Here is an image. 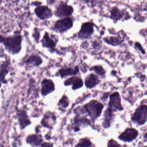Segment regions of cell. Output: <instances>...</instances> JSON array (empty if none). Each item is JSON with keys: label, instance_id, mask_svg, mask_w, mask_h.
Returning a JSON list of instances; mask_svg holds the SVG:
<instances>
[{"label": "cell", "instance_id": "cell-24", "mask_svg": "<svg viewBox=\"0 0 147 147\" xmlns=\"http://www.w3.org/2000/svg\"><path fill=\"white\" fill-rule=\"evenodd\" d=\"M105 41L108 43L113 45L119 44L120 43V40L117 38L111 37L109 38H107L105 39Z\"/></svg>", "mask_w": 147, "mask_h": 147}, {"label": "cell", "instance_id": "cell-13", "mask_svg": "<svg viewBox=\"0 0 147 147\" xmlns=\"http://www.w3.org/2000/svg\"><path fill=\"white\" fill-rule=\"evenodd\" d=\"M18 115L21 129H24L31 123L30 121L28 118V116L25 111L21 110L18 111Z\"/></svg>", "mask_w": 147, "mask_h": 147}, {"label": "cell", "instance_id": "cell-1", "mask_svg": "<svg viewBox=\"0 0 147 147\" xmlns=\"http://www.w3.org/2000/svg\"><path fill=\"white\" fill-rule=\"evenodd\" d=\"M23 38L21 35L12 36H3L0 35V43L4 45L6 50L12 55H16L20 52L22 49Z\"/></svg>", "mask_w": 147, "mask_h": 147}, {"label": "cell", "instance_id": "cell-14", "mask_svg": "<svg viewBox=\"0 0 147 147\" xmlns=\"http://www.w3.org/2000/svg\"><path fill=\"white\" fill-rule=\"evenodd\" d=\"M66 86L73 85L72 88L74 90L78 89L83 86V81L80 78L77 77H73L68 79L64 82Z\"/></svg>", "mask_w": 147, "mask_h": 147}, {"label": "cell", "instance_id": "cell-28", "mask_svg": "<svg viewBox=\"0 0 147 147\" xmlns=\"http://www.w3.org/2000/svg\"><path fill=\"white\" fill-rule=\"evenodd\" d=\"M41 147H52V144L50 143H44L42 144Z\"/></svg>", "mask_w": 147, "mask_h": 147}, {"label": "cell", "instance_id": "cell-9", "mask_svg": "<svg viewBox=\"0 0 147 147\" xmlns=\"http://www.w3.org/2000/svg\"><path fill=\"white\" fill-rule=\"evenodd\" d=\"M41 85V93L43 96H46L55 91V84L51 80L45 79L42 82Z\"/></svg>", "mask_w": 147, "mask_h": 147}, {"label": "cell", "instance_id": "cell-3", "mask_svg": "<svg viewBox=\"0 0 147 147\" xmlns=\"http://www.w3.org/2000/svg\"><path fill=\"white\" fill-rule=\"evenodd\" d=\"M147 107L145 105L138 107L131 117L133 122L138 124L142 125L147 121Z\"/></svg>", "mask_w": 147, "mask_h": 147}, {"label": "cell", "instance_id": "cell-10", "mask_svg": "<svg viewBox=\"0 0 147 147\" xmlns=\"http://www.w3.org/2000/svg\"><path fill=\"white\" fill-rule=\"evenodd\" d=\"M94 25L90 22L83 24L79 32V36L81 38H86L91 36L93 32Z\"/></svg>", "mask_w": 147, "mask_h": 147}, {"label": "cell", "instance_id": "cell-12", "mask_svg": "<svg viewBox=\"0 0 147 147\" xmlns=\"http://www.w3.org/2000/svg\"><path fill=\"white\" fill-rule=\"evenodd\" d=\"M42 63V58L38 55H33L30 56L26 61V65L31 67H38Z\"/></svg>", "mask_w": 147, "mask_h": 147}, {"label": "cell", "instance_id": "cell-11", "mask_svg": "<svg viewBox=\"0 0 147 147\" xmlns=\"http://www.w3.org/2000/svg\"><path fill=\"white\" fill-rule=\"evenodd\" d=\"M10 69V63L8 61L3 62L0 65V82L6 83L5 77L9 73Z\"/></svg>", "mask_w": 147, "mask_h": 147}, {"label": "cell", "instance_id": "cell-8", "mask_svg": "<svg viewBox=\"0 0 147 147\" xmlns=\"http://www.w3.org/2000/svg\"><path fill=\"white\" fill-rule=\"evenodd\" d=\"M73 22L70 18H65L60 20L56 22L55 29L59 32H63L67 30L72 27Z\"/></svg>", "mask_w": 147, "mask_h": 147}, {"label": "cell", "instance_id": "cell-18", "mask_svg": "<svg viewBox=\"0 0 147 147\" xmlns=\"http://www.w3.org/2000/svg\"><path fill=\"white\" fill-rule=\"evenodd\" d=\"M74 123L76 125L74 128V131H78L80 130V126H87L90 124V121L88 119L85 117L76 118L74 120Z\"/></svg>", "mask_w": 147, "mask_h": 147}, {"label": "cell", "instance_id": "cell-23", "mask_svg": "<svg viewBox=\"0 0 147 147\" xmlns=\"http://www.w3.org/2000/svg\"><path fill=\"white\" fill-rule=\"evenodd\" d=\"M69 103V101L68 98L67 96L64 95L60 100L58 105L62 107L63 108H66L68 106Z\"/></svg>", "mask_w": 147, "mask_h": 147}, {"label": "cell", "instance_id": "cell-26", "mask_svg": "<svg viewBox=\"0 0 147 147\" xmlns=\"http://www.w3.org/2000/svg\"><path fill=\"white\" fill-rule=\"evenodd\" d=\"M107 147H122V146L117 142L113 139H111L108 142Z\"/></svg>", "mask_w": 147, "mask_h": 147}, {"label": "cell", "instance_id": "cell-6", "mask_svg": "<svg viewBox=\"0 0 147 147\" xmlns=\"http://www.w3.org/2000/svg\"><path fill=\"white\" fill-rule=\"evenodd\" d=\"M138 135V132L134 128H128L121 133L118 138L125 142H131L136 138Z\"/></svg>", "mask_w": 147, "mask_h": 147}, {"label": "cell", "instance_id": "cell-4", "mask_svg": "<svg viewBox=\"0 0 147 147\" xmlns=\"http://www.w3.org/2000/svg\"><path fill=\"white\" fill-rule=\"evenodd\" d=\"M108 108L113 112L123 110V107L121 104L120 95L118 92H115L110 96V101Z\"/></svg>", "mask_w": 147, "mask_h": 147}, {"label": "cell", "instance_id": "cell-27", "mask_svg": "<svg viewBox=\"0 0 147 147\" xmlns=\"http://www.w3.org/2000/svg\"><path fill=\"white\" fill-rule=\"evenodd\" d=\"M135 45L136 46L137 48H138L139 50L141 51V52L143 53V54H145V51H144V50L143 49V48H142V46H141V45L138 42L136 43L135 44Z\"/></svg>", "mask_w": 147, "mask_h": 147}, {"label": "cell", "instance_id": "cell-7", "mask_svg": "<svg viewBox=\"0 0 147 147\" xmlns=\"http://www.w3.org/2000/svg\"><path fill=\"white\" fill-rule=\"evenodd\" d=\"M74 12V9L72 7L68 5L65 3L60 4L55 11L56 16L59 18L67 17L70 16Z\"/></svg>", "mask_w": 147, "mask_h": 147}, {"label": "cell", "instance_id": "cell-19", "mask_svg": "<svg viewBox=\"0 0 147 147\" xmlns=\"http://www.w3.org/2000/svg\"><path fill=\"white\" fill-rule=\"evenodd\" d=\"M79 68L76 67L75 68H69L67 69H62L59 71V73L62 77H63L67 76L76 74L79 72Z\"/></svg>", "mask_w": 147, "mask_h": 147}, {"label": "cell", "instance_id": "cell-29", "mask_svg": "<svg viewBox=\"0 0 147 147\" xmlns=\"http://www.w3.org/2000/svg\"><path fill=\"white\" fill-rule=\"evenodd\" d=\"M147 147V146H144V147Z\"/></svg>", "mask_w": 147, "mask_h": 147}, {"label": "cell", "instance_id": "cell-15", "mask_svg": "<svg viewBox=\"0 0 147 147\" xmlns=\"http://www.w3.org/2000/svg\"><path fill=\"white\" fill-rule=\"evenodd\" d=\"M104 120L103 122V127L105 129L109 128L111 126V123L113 119V112L109 109L107 108L105 111L104 114Z\"/></svg>", "mask_w": 147, "mask_h": 147}, {"label": "cell", "instance_id": "cell-17", "mask_svg": "<svg viewBox=\"0 0 147 147\" xmlns=\"http://www.w3.org/2000/svg\"><path fill=\"white\" fill-rule=\"evenodd\" d=\"M99 82L98 78L97 76L91 74L86 79L85 84L87 87L92 88L95 86Z\"/></svg>", "mask_w": 147, "mask_h": 147}, {"label": "cell", "instance_id": "cell-20", "mask_svg": "<svg viewBox=\"0 0 147 147\" xmlns=\"http://www.w3.org/2000/svg\"><path fill=\"white\" fill-rule=\"evenodd\" d=\"M42 137L37 135H32L29 136L27 138V142L32 145L38 146L42 142Z\"/></svg>", "mask_w": 147, "mask_h": 147}, {"label": "cell", "instance_id": "cell-22", "mask_svg": "<svg viewBox=\"0 0 147 147\" xmlns=\"http://www.w3.org/2000/svg\"><path fill=\"white\" fill-rule=\"evenodd\" d=\"M122 14L120 11L116 7H114L111 12V17L115 20H119L122 17Z\"/></svg>", "mask_w": 147, "mask_h": 147}, {"label": "cell", "instance_id": "cell-16", "mask_svg": "<svg viewBox=\"0 0 147 147\" xmlns=\"http://www.w3.org/2000/svg\"><path fill=\"white\" fill-rule=\"evenodd\" d=\"M43 46L48 49H52L55 47L56 43L55 41L49 36V33L45 32L42 40Z\"/></svg>", "mask_w": 147, "mask_h": 147}, {"label": "cell", "instance_id": "cell-21", "mask_svg": "<svg viewBox=\"0 0 147 147\" xmlns=\"http://www.w3.org/2000/svg\"><path fill=\"white\" fill-rule=\"evenodd\" d=\"M92 145V143L90 139L86 138L81 139L75 147H91Z\"/></svg>", "mask_w": 147, "mask_h": 147}, {"label": "cell", "instance_id": "cell-25", "mask_svg": "<svg viewBox=\"0 0 147 147\" xmlns=\"http://www.w3.org/2000/svg\"><path fill=\"white\" fill-rule=\"evenodd\" d=\"M93 70H94L97 74L100 75H103L105 74L104 69L100 66H95L92 67Z\"/></svg>", "mask_w": 147, "mask_h": 147}, {"label": "cell", "instance_id": "cell-2", "mask_svg": "<svg viewBox=\"0 0 147 147\" xmlns=\"http://www.w3.org/2000/svg\"><path fill=\"white\" fill-rule=\"evenodd\" d=\"M104 107L101 103L96 100H91L85 106V110L93 120L100 116Z\"/></svg>", "mask_w": 147, "mask_h": 147}, {"label": "cell", "instance_id": "cell-5", "mask_svg": "<svg viewBox=\"0 0 147 147\" xmlns=\"http://www.w3.org/2000/svg\"><path fill=\"white\" fill-rule=\"evenodd\" d=\"M35 14L40 19L45 20L52 16V12L50 8L46 6L38 5L34 10Z\"/></svg>", "mask_w": 147, "mask_h": 147}]
</instances>
